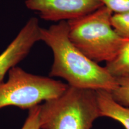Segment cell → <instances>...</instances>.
Returning <instances> with one entry per match:
<instances>
[{"label": "cell", "instance_id": "obj_1", "mask_svg": "<svg viewBox=\"0 0 129 129\" xmlns=\"http://www.w3.org/2000/svg\"><path fill=\"white\" fill-rule=\"evenodd\" d=\"M40 41L50 48L53 54L50 77L63 79L68 85L76 88L112 92L117 87V78L105 67L91 60L72 43L67 22L41 28Z\"/></svg>", "mask_w": 129, "mask_h": 129}, {"label": "cell", "instance_id": "obj_2", "mask_svg": "<svg viewBox=\"0 0 129 129\" xmlns=\"http://www.w3.org/2000/svg\"><path fill=\"white\" fill-rule=\"evenodd\" d=\"M112 14L103 6L87 15L67 22L69 39L97 63L112 60L128 40L121 37L113 28Z\"/></svg>", "mask_w": 129, "mask_h": 129}, {"label": "cell", "instance_id": "obj_3", "mask_svg": "<svg viewBox=\"0 0 129 129\" xmlns=\"http://www.w3.org/2000/svg\"><path fill=\"white\" fill-rule=\"evenodd\" d=\"M99 117L96 90L68 85L60 96L40 105L41 129H91Z\"/></svg>", "mask_w": 129, "mask_h": 129}, {"label": "cell", "instance_id": "obj_4", "mask_svg": "<svg viewBox=\"0 0 129 129\" xmlns=\"http://www.w3.org/2000/svg\"><path fill=\"white\" fill-rule=\"evenodd\" d=\"M8 75L7 81L0 82V109L11 106L30 109L57 98L68 87L60 81L29 73L17 66Z\"/></svg>", "mask_w": 129, "mask_h": 129}, {"label": "cell", "instance_id": "obj_5", "mask_svg": "<svg viewBox=\"0 0 129 129\" xmlns=\"http://www.w3.org/2000/svg\"><path fill=\"white\" fill-rule=\"evenodd\" d=\"M25 4L41 19L57 22L79 18L103 6L101 0H25Z\"/></svg>", "mask_w": 129, "mask_h": 129}, {"label": "cell", "instance_id": "obj_6", "mask_svg": "<svg viewBox=\"0 0 129 129\" xmlns=\"http://www.w3.org/2000/svg\"><path fill=\"white\" fill-rule=\"evenodd\" d=\"M41 28L37 17L30 18L0 54V82L3 81L12 68L16 67L28 55L34 45L40 41Z\"/></svg>", "mask_w": 129, "mask_h": 129}, {"label": "cell", "instance_id": "obj_7", "mask_svg": "<svg viewBox=\"0 0 129 129\" xmlns=\"http://www.w3.org/2000/svg\"><path fill=\"white\" fill-rule=\"evenodd\" d=\"M96 93L102 117L110 118L121 124L125 129H129V106L117 102L109 91L97 90Z\"/></svg>", "mask_w": 129, "mask_h": 129}, {"label": "cell", "instance_id": "obj_8", "mask_svg": "<svg viewBox=\"0 0 129 129\" xmlns=\"http://www.w3.org/2000/svg\"><path fill=\"white\" fill-rule=\"evenodd\" d=\"M116 78L129 77V40L125 42L118 54L105 67Z\"/></svg>", "mask_w": 129, "mask_h": 129}, {"label": "cell", "instance_id": "obj_9", "mask_svg": "<svg viewBox=\"0 0 129 129\" xmlns=\"http://www.w3.org/2000/svg\"><path fill=\"white\" fill-rule=\"evenodd\" d=\"M118 86L111 92L114 99L124 106H129V77L117 78Z\"/></svg>", "mask_w": 129, "mask_h": 129}, {"label": "cell", "instance_id": "obj_10", "mask_svg": "<svg viewBox=\"0 0 129 129\" xmlns=\"http://www.w3.org/2000/svg\"><path fill=\"white\" fill-rule=\"evenodd\" d=\"M111 22L113 28L121 37L129 40V12L113 14Z\"/></svg>", "mask_w": 129, "mask_h": 129}, {"label": "cell", "instance_id": "obj_11", "mask_svg": "<svg viewBox=\"0 0 129 129\" xmlns=\"http://www.w3.org/2000/svg\"><path fill=\"white\" fill-rule=\"evenodd\" d=\"M103 6L113 14L129 12V0H101Z\"/></svg>", "mask_w": 129, "mask_h": 129}, {"label": "cell", "instance_id": "obj_12", "mask_svg": "<svg viewBox=\"0 0 129 129\" xmlns=\"http://www.w3.org/2000/svg\"><path fill=\"white\" fill-rule=\"evenodd\" d=\"M40 109V105L29 109L28 117L21 129H41L39 121Z\"/></svg>", "mask_w": 129, "mask_h": 129}]
</instances>
